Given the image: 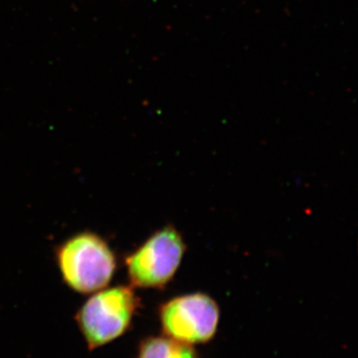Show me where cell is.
I'll use <instances>...</instances> for the list:
<instances>
[{"instance_id": "cell-1", "label": "cell", "mask_w": 358, "mask_h": 358, "mask_svg": "<svg viewBox=\"0 0 358 358\" xmlns=\"http://www.w3.org/2000/svg\"><path fill=\"white\" fill-rule=\"evenodd\" d=\"M56 261L65 284L83 294L109 286L117 270L114 251L93 232L78 233L59 245Z\"/></svg>"}, {"instance_id": "cell-3", "label": "cell", "mask_w": 358, "mask_h": 358, "mask_svg": "<svg viewBox=\"0 0 358 358\" xmlns=\"http://www.w3.org/2000/svg\"><path fill=\"white\" fill-rule=\"evenodd\" d=\"M185 251V240L176 228L157 230L124 261L133 288H164L180 267Z\"/></svg>"}, {"instance_id": "cell-5", "label": "cell", "mask_w": 358, "mask_h": 358, "mask_svg": "<svg viewBox=\"0 0 358 358\" xmlns=\"http://www.w3.org/2000/svg\"><path fill=\"white\" fill-rule=\"evenodd\" d=\"M136 358H199V355L195 346L160 336L143 339Z\"/></svg>"}, {"instance_id": "cell-4", "label": "cell", "mask_w": 358, "mask_h": 358, "mask_svg": "<svg viewBox=\"0 0 358 358\" xmlns=\"http://www.w3.org/2000/svg\"><path fill=\"white\" fill-rule=\"evenodd\" d=\"M159 319L164 336L188 345H205L217 334L220 308L209 294H181L160 306Z\"/></svg>"}, {"instance_id": "cell-2", "label": "cell", "mask_w": 358, "mask_h": 358, "mask_svg": "<svg viewBox=\"0 0 358 358\" xmlns=\"http://www.w3.org/2000/svg\"><path fill=\"white\" fill-rule=\"evenodd\" d=\"M140 300L133 287H106L91 294L77 312L76 322L89 350L109 345L128 331Z\"/></svg>"}]
</instances>
